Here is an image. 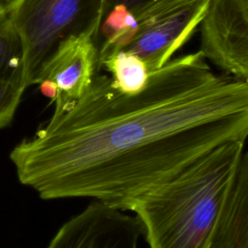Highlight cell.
I'll use <instances>...</instances> for the list:
<instances>
[{
	"label": "cell",
	"instance_id": "cell-2",
	"mask_svg": "<svg viewBox=\"0 0 248 248\" xmlns=\"http://www.w3.org/2000/svg\"><path fill=\"white\" fill-rule=\"evenodd\" d=\"M245 141L226 142L132 206L149 248H208L233 186Z\"/></svg>",
	"mask_w": 248,
	"mask_h": 248
},
{
	"label": "cell",
	"instance_id": "cell-10",
	"mask_svg": "<svg viewBox=\"0 0 248 248\" xmlns=\"http://www.w3.org/2000/svg\"><path fill=\"white\" fill-rule=\"evenodd\" d=\"M109 74L113 86L123 94L133 95L144 89L149 78L145 62L132 51L121 49L98 64Z\"/></svg>",
	"mask_w": 248,
	"mask_h": 248
},
{
	"label": "cell",
	"instance_id": "cell-4",
	"mask_svg": "<svg viewBox=\"0 0 248 248\" xmlns=\"http://www.w3.org/2000/svg\"><path fill=\"white\" fill-rule=\"evenodd\" d=\"M211 0H147L133 9L138 31L125 48L139 55L149 72L169 62L203 20Z\"/></svg>",
	"mask_w": 248,
	"mask_h": 248
},
{
	"label": "cell",
	"instance_id": "cell-6",
	"mask_svg": "<svg viewBox=\"0 0 248 248\" xmlns=\"http://www.w3.org/2000/svg\"><path fill=\"white\" fill-rule=\"evenodd\" d=\"M200 31L203 57L248 83V0H211Z\"/></svg>",
	"mask_w": 248,
	"mask_h": 248
},
{
	"label": "cell",
	"instance_id": "cell-1",
	"mask_svg": "<svg viewBox=\"0 0 248 248\" xmlns=\"http://www.w3.org/2000/svg\"><path fill=\"white\" fill-rule=\"evenodd\" d=\"M248 138V83L214 72L202 52L170 59L128 95L96 75L68 110L10 153L43 200L91 198L127 211L216 147Z\"/></svg>",
	"mask_w": 248,
	"mask_h": 248
},
{
	"label": "cell",
	"instance_id": "cell-9",
	"mask_svg": "<svg viewBox=\"0 0 248 248\" xmlns=\"http://www.w3.org/2000/svg\"><path fill=\"white\" fill-rule=\"evenodd\" d=\"M138 31L137 18L128 7L112 6L105 15L98 35V64L108 56L125 49Z\"/></svg>",
	"mask_w": 248,
	"mask_h": 248
},
{
	"label": "cell",
	"instance_id": "cell-7",
	"mask_svg": "<svg viewBox=\"0 0 248 248\" xmlns=\"http://www.w3.org/2000/svg\"><path fill=\"white\" fill-rule=\"evenodd\" d=\"M141 234L135 216L93 201L60 227L46 248H138Z\"/></svg>",
	"mask_w": 248,
	"mask_h": 248
},
{
	"label": "cell",
	"instance_id": "cell-3",
	"mask_svg": "<svg viewBox=\"0 0 248 248\" xmlns=\"http://www.w3.org/2000/svg\"><path fill=\"white\" fill-rule=\"evenodd\" d=\"M5 8L19 44L21 78L27 88L37 84L61 42L92 26L100 27L106 0H12Z\"/></svg>",
	"mask_w": 248,
	"mask_h": 248
},
{
	"label": "cell",
	"instance_id": "cell-14",
	"mask_svg": "<svg viewBox=\"0 0 248 248\" xmlns=\"http://www.w3.org/2000/svg\"><path fill=\"white\" fill-rule=\"evenodd\" d=\"M0 1H1V2H3L4 4H6V3H8V2H9V0H0Z\"/></svg>",
	"mask_w": 248,
	"mask_h": 248
},
{
	"label": "cell",
	"instance_id": "cell-5",
	"mask_svg": "<svg viewBox=\"0 0 248 248\" xmlns=\"http://www.w3.org/2000/svg\"><path fill=\"white\" fill-rule=\"evenodd\" d=\"M99 26L60 43L37 80L40 91L54 103L52 117L68 110L90 87L98 69Z\"/></svg>",
	"mask_w": 248,
	"mask_h": 248
},
{
	"label": "cell",
	"instance_id": "cell-11",
	"mask_svg": "<svg viewBox=\"0 0 248 248\" xmlns=\"http://www.w3.org/2000/svg\"><path fill=\"white\" fill-rule=\"evenodd\" d=\"M0 78L7 79V80L20 81L23 84L22 78H21V57H20L19 44L10 25L5 4L1 1H0Z\"/></svg>",
	"mask_w": 248,
	"mask_h": 248
},
{
	"label": "cell",
	"instance_id": "cell-12",
	"mask_svg": "<svg viewBox=\"0 0 248 248\" xmlns=\"http://www.w3.org/2000/svg\"><path fill=\"white\" fill-rule=\"evenodd\" d=\"M25 90L20 81L0 78V129L8 126L14 119Z\"/></svg>",
	"mask_w": 248,
	"mask_h": 248
},
{
	"label": "cell",
	"instance_id": "cell-8",
	"mask_svg": "<svg viewBox=\"0 0 248 248\" xmlns=\"http://www.w3.org/2000/svg\"><path fill=\"white\" fill-rule=\"evenodd\" d=\"M208 248H248V151L244 152Z\"/></svg>",
	"mask_w": 248,
	"mask_h": 248
},
{
	"label": "cell",
	"instance_id": "cell-13",
	"mask_svg": "<svg viewBox=\"0 0 248 248\" xmlns=\"http://www.w3.org/2000/svg\"><path fill=\"white\" fill-rule=\"evenodd\" d=\"M146 1L147 0H106V9H105V11L107 13L112 6L118 5V4L125 5L130 10H133V9L137 8L138 6L141 5L142 3L146 2ZM106 13H105V15H106Z\"/></svg>",
	"mask_w": 248,
	"mask_h": 248
}]
</instances>
